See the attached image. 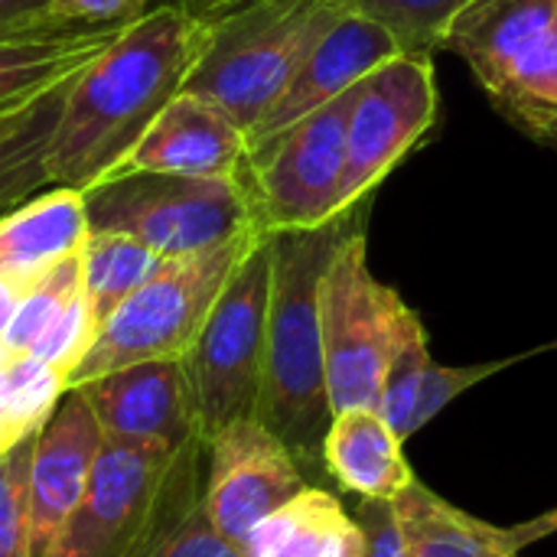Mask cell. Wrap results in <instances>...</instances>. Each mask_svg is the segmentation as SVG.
<instances>
[{
	"instance_id": "obj_17",
	"label": "cell",
	"mask_w": 557,
	"mask_h": 557,
	"mask_svg": "<svg viewBox=\"0 0 557 557\" xmlns=\"http://www.w3.org/2000/svg\"><path fill=\"white\" fill-rule=\"evenodd\" d=\"M127 23H39L0 36V114L72 82L124 33Z\"/></svg>"
},
{
	"instance_id": "obj_19",
	"label": "cell",
	"mask_w": 557,
	"mask_h": 557,
	"mask_svg": "<svg viewBox=\"0 0 557 557\" xmlns=\"http://www.w3.org/2000/svg\"><path fill=\"white\" fill-rule=\"evenodd\" d=\"M323 473L359 499L395 503L418 476L405 457V441L379 408L336 411L323 437Z\"/></svg>"
},
{
	"instance_id": "obj_5",
	"label": "cell",
	"mask_w": 557,
	"mask_h": 557,
	"mask_svg": "<svg viewBox=\"0 0 557 557\" xmlns=\"http://www.w3.org/2000/svg\"><path fill=\"white\" fill-rule=\"evenodd\" d=\"M88 232L127 235L163 261L202 255L261 228L248 176L111 173L82 193Z\"/></svg>"
},
{
	"instance_id": "obj_28",
	"label": "cell",
	"mask_w": 557,
	"mask_h": 557,
	"mask_svg": "<svg viewBox=\"0 0 557 557\" xmlns=\"http://www.w3.org/2000/svg\"><path fill=\"white\" fill-rule=\"evenodd\" d=\"M199 499L180 519H173L163 532H157L137 557H245L242 545L228 542L209 522Z\"/></svg>"
},
{
	"instance_id": "obj_21",
	"label": "cell",
	"mask_w": 557,
	"mask_h": 557,
	"mask_svg": "<svg viewBox=\"0 0 557 557\" xmlns=\"http://www.w3.org/2000/svg\"><path fill=\"white\" fill-rule=\"evenodd\" d=\"M408 557H519L509 529L483 522L414 480L395 503Z\"/></svg>"
},
{
	"instance_id": "obj_7",
	"label": "cell",
	"mask_w": 557,
	"mask_h": 557,
	"mask_svg": "<svg viewBox=\"0 0 557 557\" xmlns=\"http://www.w3.org/2000/svg\"><path fill=\"white\" fill-rule=\"evenodd\" d=\"M441 49L470 65L509 124L557 144V0H476Z\"/></svg>"
},
{
	"instance_id": "obj_23",
	"label": "cell",
	"mask_w": 557,
	"mask_h": 557,
	"mask_svg": "<svg viewBox=\"0 0 557 557\" xmlns=\"http://www.w3.org/2000/svg\"><path fill=\"white\" fill-rule=\"evenodd\" d=\"M160 255L127 235L88 232L82 245V294L98 330L140 284H147L160 271Z\"/></svg>"
},
{
	"instance_id": "obj_22",
	"label": "cell",
	"mask_w": 557,
	"mask_h": 557,
	"mask_svg": "<svg viewBox=\"0 0 557 557\" xmlns=\"http://www.w3.org/2000/svg\"><path fill=\"white\" fill-rule=\"evenodd\" d=\"M69 85L72 82L39 95L36 101L10 114H0V215L52 189L49 147Z\"/></svg>"
},
{
	"instance_id": "obj_10",
	"label": "cell",
	"mask_w": 557,
	"mask_h": 557,
	"mask_svg": "<svg viewBox=\"0 0 557 557\" xmlns=\"http://www.w3.org/2000/svg\"><path fill=\"white\" fill-rule=\"evenodd\" d=\"M437 78L424 52H398L356 85L346 124V166L339 215L366 196L414 150L437 121Z\"/></svg>"
},
{
	"instance_id": "obj_24",
	"label": "cell",
	"mask_w": 557,
	"mask_h": 557,
	"mask_svg": "<svg viewBox=\"0 0 557 557\" xmlns=\"http://www.w3.org/2000/svg\"><path fill=\"white\" fill-rule=\"evenodd\" d=\"M428 366H431L428 330H424L421 317L405 304V310L398 317L392 356L385 366L382 395H379V411L401 441L414 437V405H418Z\"/></svg>"
},
{
	"instance_id": "obj_15",
	"label": "cell",
	"mask_w": 557,
	"mask_h": 557,
	"mask_svg": "<svg viewBox=\"0 0 557 557\" xmlns=\"http://www.w3.org/2000/svg\"><path fill=\"white\" fill-rule=\"evenodd\" d=\"M104 431L78 392H65L42 421L29 460V535L42 557L85 496Z\"/></svg>"
},
{
	"instance_id": "obj_3",
	"label": "cell",
	"mask_w": 557,
	"mask_h": 557,
	"mask_svg": "<svg viewBox=\"0 0 557 557\" xmlns=\"http://www.w3.org/2000/svg\"><path fill=\"white\" fill-rule=\"evenodd\" d=\"M346 0H238L209 16V42L183 91L215 104L245 137L281 98Z\"/></svg>"
},
{
	"instance_id": "obj_9",
	"label": "cell",
	"mask_w": 557,
	"mask_h": 557,
	"mask_svg": "<svg viewBox=\"0 0 557 557\" xmlns=\"http://www.w3.org/2000/svg\"><path fill=\"white\" fill-rule=\"evenodd\" d=\"M271 297V232L248 251L215 300L193 349L183 356L202 441L255 418L264 372V330Z\"/></svg>"
},
{
	"instance_id": "obj_35",
	"label": "cell",
	"mask_w": 557,
	"mask_h": 557,
	"mask_svg": "<svg viewBox=\"0 0 557 557\" xmlns=\"http://www.w3.org/2000/svg\"><path fill=\"white\" fill-rule=\"evenodd\" d=\"M16 300H20V290H13L10 284L0 281V339H3V333H7V326H10V320H13Z\"/></svg>"
},
{
	"instance_id": "obj_34",
	"label": "cell",
	"mask_w": 557,
	"mask_h": 557,
	"mask_svg": "<svg viewBox=\"0 0 557 557\" xmlns=\"http://www.w3.org/2000/svg\"><path fill=\"white\" fill-rule=\"evenodd\" d=\"M509 532H512V539H516L519 548L535 545V542H545V539L557 535V509H548V512H542L539 519H529V522H522V525H512Z\"/></svg>"
},
{
	"instance_id": "obj_6",
	"label": "cell",
	"mask_w": 557,
	"mask_h": 557,
	"mask_svg": "<svg viewBox=\"0 0 557 557\" xmlns=\"http://www.w3.org/2000/svg\"><path fill=\"white\" fill-rule=\"evenodd\" d=\"M264 235V228H255L212 251L163 261L160 271L101 323L91 349L69 375V388L137 362L183 359L225 284Z\"/></svg>"
},
{
	"instance_id": "obj_20",
	"label": "cell",
	"mask_w": 557,
	"mask_h": 557,
	"mask_svg": "<svg viewBox=\"0 0 557 557\" xmlns=\"http://www.w3.org/2000/svg\"><path fill=\"white\" fill-rule=\"evenodd\" d=\"M245 557H366V535L339 496L310 483L251 532Z\"/></svg>"
},
{
	"instance_id": "obj_30",
	"label": "cell",
	"mask_w": 557,
	"mask_h": 557,
	"mask_svg": "<svg viewBox=\"0 0 557 557\" xmlns=\"http://www.w3.org/2000/svg\"><path fill=\"white\" fill-rule=\"evenodd\" d=\"M516 359H496V362H480V366H441L431 359L428 372H424V382H421V395H418V405H414V434L431 421L437 418L454 398H460L463 392H470L473 385L493 379L496 372L509 369Z\"/></svg>"
},
{
	"instance_id": "obj_32",
	"label": "cell",
	"mask_w": 557,
	"mask_h": 557,
	"mask_svg": "<svg viewBox=\"0 0 557 557\" xmlns=\"http://www.w3.org/2000/svg\"><path fill=\"white\" fill-rule=\"evenodd\" d=\"M144 13V0H49V20L55 23H127Z\"/></svg>"
},
{
	"instance_id": "obj_27",
	"label": "cell",
	"mask_w": 557,
	"mask_h": 557,
	"mask_svg": "<svg viewBox=\"0 0 557 557\" xmlns=\"http://www.w3.org/2000/svg\"><path fill=\"white\" fill-rule=\"evenodd\" d=\"M36 431L0 450V557H33L29 535V460Z\"/></svg>"
},
{
	"instance_id": "obj_8",
	"label": "cell",
	"mask_w": 557,
	"mask_h": 557,
	"mask_svg": "<svg viewBox=\"0 0 557 557\" xmlns=\"http://www.w3.org/2000/svg\"><path fill=\"white\" fill-rule=\"evenodd\" d=\"M405 300L369 268L366 212L330 255L320 281V333L330 408H379Z\"/></svg>"
},
{
	"instance_id": "obj_2",
	"label": "cell",
	"mask_w": 557,
	"mask_h": 557,
	"mask_svg": "<svg viewBox=\"0 0 557 557\" xmlns=\"http://www.w3.org/2000/svg\"><path fill=\"white\" fill-rule=\"evenodd\" d=\"M362 212L356 206L317 228L271 232L264 372L255 418L284 441L310 483L326 476L323 437L333 421L320 333V281L333 248Z\"/></svg>"
},
{
	"instance_id": "obj_16",
	"label": "cell",
	"mask_w": 557,
	"mask_h": 557,
	"mask_svg": "<svg viewBox=\"0 0 557 557\" xmlns=\"http://www.w3.org/2000/svg\"><path fill=\"white\" fill-rule=\"evenodd\" d=\"M150 170L183 176H248L251 153L245 131L215 104L180 91L140 134L114 173Z\"/></svg>"
},
{
	"instance_id": "obj_25",
	"label": "cell",
	"mask_w": 557,
	"mask_h": 557,
	"mask_svg": "<svg viewBox=\"0 0 557 557\" xmlns=\"http://www.w3.org/2000/svg\"><path fill=\"white\" fill-rule=\"evenodd\" d=\"M82 294V251L59 261L52 271H46L33 287H26L16 300L13 320L0 339L3 352H33V346L52 330V323L62 317V310Z\"/></svg>"
},
{
	"instance_id": "obj_4",
	"label": "cell",
	"mask_w": 557,
	"mask_h": 557,
	"mask_svg": "<svg viewBox=\"0 0 557 557\" xmlns=\"http://www.w3.org/2000/svg\"><path fill=\"white\" fill-rule=\"evenodd\" d=\"M202 454L206 444L170 450L104 437L85 496L42 557H137L202 496Z\"/></svg>"
},
{
	"instance_id": "obj_33",
	"label": "cell",
	"mask_w": 557,
	"mask_h": 557,
	"mask_svg": "<svg viewBox=\"0 0 557 557\" xmlns=\"http://www.w3.org/2000/svg\"><path fill=\"white\" fill-rule=\"evenodd\" d=\"M39 23H55L49 20V0H0V36L20 33Z\"/></svg>"
},
{
	"instance_id": "obj_11",
	"label": "cell",
	"mask_w": 557,
	"mask_h": 557,
	"mask_svg": "<svg viewBox=\"0 0 557 557\" xmlns=\"http://www.w3.org/2000/svg\"><path fill=\"white\" fill-rule=\"evenodd\" d=\"M352 101L356 88L317 108L251 157V183L264 232L317 228L339 215Z\"/></svg>"
},
{
	"instance_id": "obj_29",
	"label": "cell",
	"mask_w": 557,
	"mask_h": 557,
	"mask_svg": "<svg viewBox=\"0 0 557 557\" xmlns=\"http://www.w3.org/2000/svg\"><path fill=\"white\" fill-rule=\"evenodd\" d=\"M95 336H98V323L91 317V307H88L85 294H78L62 310V317L52 323V330L33 346L29 356H36L39 362H46L65 382V388H69V375L85 359V352L91 349Z\"/></svg>"
},
{
	"instance_id": "obj_14",
	"label": "cell",
	"mask_w": 557,
	"mask_h": 557,
	"mask_svg": "<svg viewBox=\"0 0 557 557\" xmlns=\"http://www.w3.org/2000/svg\"><path fill=\"white\" fill-rule=\"evenodd\" d=\"M72 392L85 398L104 437L160 444L170 450L206 444L193 411L183 359L114 369L108 375L75 385Z\"/></svg>"
},
{
	"instance_id": "obj_18",
	"label": "cell",
	"mask_w": 557,
	"mask_h": 557,
	"mask_svg": "<svg viewBox=\"0 0 557 557\" xmlns=\"http://www.w3.org/2000/svg\"><path fill=\"white\" fill-rule=\"evenodd\" d=\"M85 238L88 215L82 193L52 186L0 215V281L23 294L59 261L78 255Z\"/></svg>"
},
{
	"instance_id": "obj_26",
	"label": "cell",
	"mask_w": 557,
	"mask_h": 557,
	"mask_svg": "<svg viewBox=\"0 0 557 557\" xmlns=\"http://www.w3.org/2000/svg\"><path fill=\"white\" fill-rule=\"evenodd\" d=\"M476 0H346L349 10L382 23L398 36L405 52H424L444 46L454 20Z\"/></svg>"
},
{
	"instance_id": "obj_1",
	"label": "cell",
	"mask_w": 557,
	"mask_h": 557,
	"mask_svg": "<svg viewBox=\"0 0 557 557\" xmlns=\"http://www.w3.org/2000/svg\"><path fill=\"white\" fill-rule=\"evenodd\" d=\"M206 42L209 20L186 3L137 13L69 85L49 147L52 186L85 193L111 176L153 117L183 91Z\"/></svg>"
},
{
	"instance_id": "obj_12",
	"label": "cell",
	"mask_w": 557,
	"mask_h": 557,
	"mask_svg": "<svg viewBox=\"0 0 557 557\" xmlns=\"http://www.w3.org/2000/svg\"><path fill=\"white\" fill-rule=\"evenodd\" d=\"M202 509L209 522L245 548L251 532L310 486L307 473L258 418L235 421L206 441Z\"/></svg>"
},
{
	"instance_id": "obj_13",
	"label": "cell",
	"mask_w": 557,
	"mask_h": 557,
	"mask_svg": "<svg viewBox=\"0 0 557 557\" xmlns=\"http://www.w3.org/2000/svg\"><path fill=\"white\" fill-rule=\"evenodd\" d=\"M398 52H405V46L392 29L346 7L323 29V36L313 42V49L307 52V59L281 91V98L248 134V153L258 157L287 127H294L317 108L356 88L369 72H375L382 62L395 59Z\"/></svg>"
},
{
	"instance_id": "obj_31",
	"label": "cell",
	"mask_w": 557,
	"mask_h": 557,
	"mask_svg": "<svg viewBox=\"0 0 557 557\" xmlns=\"http://www.w3.org/2000/svg\"><path fill=\"white\" fill-rule=\"evenodd\" d=\"M352 516L359 519L362 535H366V557H408L392 503L359 499Z\"/></svg>"
}]
</instances>
